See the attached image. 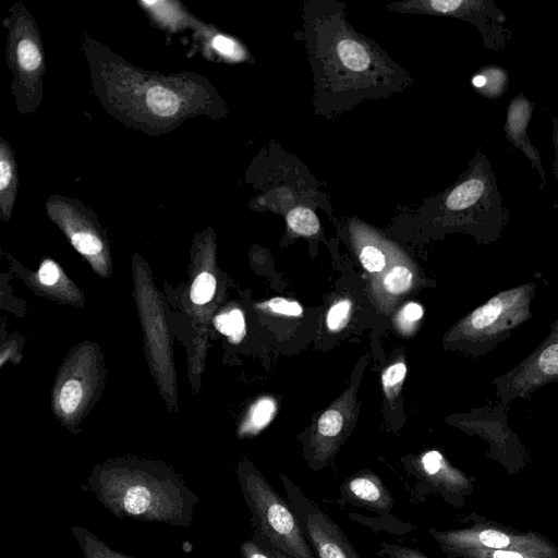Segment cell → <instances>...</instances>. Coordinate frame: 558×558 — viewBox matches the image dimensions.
Masks as SVG:
<instances>
[{"label":"cell","instance_id":"cell-1","mask_svg":"<svg viewBox=\"0 0 558 558\" xmlns=\"http://www.w3.org/2000/svg\"><path fill=\"white\" fill-rule=\"evenodd\" d=\"M88 58L99 99L124 123L145 132L168 131L192 114L208 112L210 94L202 77L160 76L97 48L89 49Z\"/></svg>","mask_w":558,"mask_h":558},{"label":"cell","instance_id":"cell-2","mask_svg":"<svg viewBox=\"0 0 558 558\" xmlns=\"http://www.w3.org/2000/svg\"><path fill=\"white\" fill-rule=\"evenodd\" d=\"M95 497L116 517L191 526L198 497L173 472L142 465H112L88 480Z\"/></svg>","mask_w":558,"mask_h":558},{"label":"cell","instance_id":"cell-3","mask_svg":"<svg viewBox=\"0 0 558 558\" xmlns=\"http://www.w3.org/2000/svg\"><path fill=\"white\" fill-rule=\"evenodd\" d=\"M238 475L251 511V538L284 558H317L287 498L247 461L240 464Z\"/></svg>","mask_w":558,"mask_h":558},{"label":"cell","instance_id":"cell-4","mask_svg":"<svg viewBox=\"0 0 558 558\" xmlns=\"http://www.w3.org/2000/svg\"><path fill=\"white\" fill-rule=\"evenodd\" d=\"M535 292L534 281L498 292L460 318L444 335V347L476 356L492 352L531 319Z\"/></svg>","mask_w":558,"mask_h":558},{"label":"cell","instance_id":"cell-5","mask_svg":"<svg viewBox=\"0 0 558 558\" xmlns=\"http://www.w3.org/2000/svg\"><path fill=\"white\" fill-rule=\"evenodd\" d=\"M460 520L468 523V526L428 530V534L448 558H463L492 550L536 549L555 544L537 531H518L474 511L464 514Z\"/></svg>","mask_w":558,"mask_h":558},{"label":"cell","instance_id":"cell-6","mask_svg":"<svg viewBox=\"0 0 558 558\" xmlns=\"http://www.w3.org/2000/svg\"><path fill=\"white\" fill-rule=\"evenodd\" d=\"M8 63L14 73L13 90L22 111L39 104L45 72L43 46L32 16L15 10L8 36Z\"/></svg>","mask_w":558,"mask_h":558},{"label":"cell","instance_id":"cell-7","mask_svg":"<svg viewBox=\"0 0 558 558\" xmlns=\"http://www.w3.org/2000/svg\"><path fill=\"white\" fill-rule=\"evenodd\" d=\"M507 417V404L499 402L494 407L485 405L469 413L451 415L446 421L469 436L483 438L489 446L486 456L513 475L526 466L529 454Z\"/></svg>","mask_w":558,"mask_h":558},{"label":"cell","instance_id":"cell-8","mask_svg":"<svg viewBox=\"0 0 558 558\" xmlns=\"http://www.w3.org/2000/svg\"><path fill=\"white\" fill-rule=\"evenodd\" d=\"M286 498L317 558H362L345 533L303 489L280 474Z\"/></svg>","mask_w":558,"mask_h":558},{"label":"cell","instance_id":"cell-9","mask_svg":"<svg viewBox=\"0 0 558 558\" xmlns=\"http://www.w3.org/2000/svg\"><path fill=\"white\" fill-rule=\"evenodd\" d=\"M500 402L527 398L537 389L558 383V316L548 336L524 360L493 379Z\"/></svg>","mask_w":558,"mask_h":558},{"label":"cell","instance_id":"cell-10","mask_svg":"<svg viewBox=\"0 0 558 558\" xmlns=\"http://www.w3.org/2000/svg\"><path fill=\"white\" fill-rule=\"evenodd\" d=\"M415 478V497L423 501L428 495H437L453 508H462L473 494L474 477L452 465L438 450L430 449L414 457L408 463Z\"/></svg>","mask_w":558,"mask_h":558},{"label":"cell","instance_id":"cell-11","mask_svg":"<svg viewBox=\"0 0 558 558\" xmlns=\"http://www.w3.org/2000/svg\"><path fill=\"white\" fill-rule=\"evenodd\" d=\"M357 380L351 383L317 418L305 445V459L313 471L324 469L343 444L353 422Z\"/></svg>","mask_w":558,"mask_h":558},{"label":"cell","instance_id":"cell-12","mask_svg":"<svg viewBox=\"0 0 558 558\" xmlns=\"http://www.w3.org/2000/svg\"><path fill=\"white\" fill-rule=\"evenodd\" d=\"M420 282L416 265L401 252L385 270L371 277L369 299L378 312L388 314Z\"/></svg>","mask_w":558,"mask_h":558},{"label":"cell","instance_id":"cell-13","mask_svg":"<svg viewBox=\"0 0 558 558\" xmlns=\"http://www.w3.org/2000/svg\"><path fill=\"white\" fill-rule=\"evenodd\" d=\"M338 502L352 505L383 517L390 514L393 498L383 480L373 471L361 470L339 487Z\"/></svg>","mask_w":558,"mask_h":558},{"label":"cell","instance_id":"cell-14","mask_svg":"<svg viewBox=\"0 0 558 558\" xmlns=\"http://www.w3.org/2000/svg\"><path fill=\"white\" fill-rule=\"evenodd\" d=\"M534 105L522 94L513 98L507 110L505 133L507 138L520 149L532 166L539 172L543 187L546 183L545 172L542 166L541 156L534 145L531 143L526 128L532 117Z\"/></svg>","mask_w":558,"mask_h":558},{"label":"cell","instance_id":"cell-15","mask_svg":"<svg viewBox=\"0 0 558 558\" xmlns=\"http://www.w3.org/2000/svg\"><path fill=\"white\" fill-rule=\"evenodd\" d=\"M418 5L425 11L468 20L481 29L490 20L496 23L506 20L497 4L489 0H432L418 2Z\"/></svg>","mask_w":558,"mask_h":558},{"label":"cell","instance_id":"cell-16","mask_svg":"<svg viewBox=\"0 0 558 558\" xmlns=\"http://www.w3.org/2000/svg\"><path fill=\"white\" fill-rule=\"evenodd\" d=\"M352 242L361 266L371 277L385 270L402 252L365 230L354 232Z\"/></svg>","mask_w":558,"mask_h":558},{"label":"cell","instance_id":"cell-17","mask_svg":"<svg viewBox=\"0 0 558 558\" xmlns=\"http://www.w3.org/2000/svg\"><path fill=\"white\" fill-rule=\"evenodd\" d=\"M17 172L13 151L8 142L0 143V207L3 218L9 219L16 193Z\"/></svg>","mask_w":558,"mask_h":558},{"label":"cell","instance_id":"cell-18","mask_svg":"<svg viewBox=\"0 0 558 558\" xmlns=\"http://www.w3.org/2000/svg\"><path fill=\"white\" fill-rule=\"evenodd\" d=\"M277 407V401L271 396H264L256 400L241 425L240 434L256 435L263 430L274 420Z\"/></svg>","mask_w":558,"mask_h":558},{"label":"cell","instance_id":"cell-19","mask_svg":"<svg viewBox=\"0 0 558 558\" xmlns=\"http://www.w3.org/2000/svg\"><path fill=\"white\" fill-rule=\"evenodd\" d=\"M71 532L85 558H134L109 547L104 541L87 529L73 526Z\"/></svg>","mask_w":558,"mask_h":558},{"label":"cell","instance_id":"cell-20","mask_svg":"<svg viewBox=\"0 0 558 558\" xmlns=\"http://www.w3.org/2000/svg\"><path fill=\"white\" fill-rule=\"evenodd\" d=\"M142 4L154 16V19L165 27L177 29L184 24H190L193 19L187 16L182 9L173 8L175 2H149L144 1Z\"/></svg>","mask_w":558,"mask_h":558},{"label":"cell","instance_id":"cell-21","mask_svg":"<svg viewBox=\"0 0 558 558\" xmlns=\"http://www.w3.org/2000/svg\"><path fill=\"white\" fill-rule=\"evenodd\" d=\"M338 54L342 64L351 71L363 72L371 64V56L363 45L353 39H343L338 45Z\"/></svg>","mask_w":558,"mask_h":558},{"label":"cell","instance_id":"cell-22","mask_svg":"<svg viewBox=\"0 0 558 558\" xmlns=\"http://www.w3.org/2000/svg\"><path fill=\"white\" fill-rule=\"evenodd\" d=\"M424 316V308L417 302L405 303L395 315L393 325L397 331L404 337L412 336L422 318Z\"/></svg>","mask_w":558,"mask_h":558},{"label":"cell","instance_id":"cell-23","mask_svg":"<svg viewBox=\"0 0 558 558\" xmlns=\"http://www.w3.org/2000/svg\"><path fill=\"white\" fill-rule=\"evenodd\" d=\"M215 326L221 333L228 336L233 343H239L246 331L244 315L239 308L218 315L215 318Z\"/></svg>","mask_w":558,"mask_h":558},{"label":"cell","instance_id":"cell-24","mask_svg":"<svg viewBox=\"0 0 558 558\" xmlns=\"http://www.w3.org/2000/svg\"><path fill=\"white\" fill-rule=\"evenodd\" d=\"M289 229L299 235L311 236L319 231V221L313 210L296 207L287 216Z\"/></svg>","mask_w":558,"mask_h":558},{"label":"cell","instance_id":"cell-25","mask_svg":"<svg viewBox=\"0 0 558 558\" xmlns=\"http://www.w3.org/2000/svg\"><path fill=\"white\" fill-rule=\"evenodd\" d=\"M408 373L407 364L398 361L389 365L381 373V386L387 400L390 403L399 396Z\"/></svg>","mask_w":558,"mask_h":558},{"label":"cell","instance_id":"cell-26","mask_svg":"<svg viewBox=\"0 0 558 558\" xmlns=\"http://www.w3.org/2000/svg\"><path fill=\"white\" fill-rule=\"evenodd\" d=\"M463 558H558V546L554 544L549 547L536 549L492 550Z\"/></svg>","mask_w":558,"mask_h":558},{"label":"cell","instance_id":"cell-27","mask_svg":"<svg viewBox=\"0 0 558 558\" xmlns=\"http://www.w3.org/2000/svg\"><path fill=\"white\" fill-rule=\"evenodd\" d=\"M352 300L343 298L337 300L328 310L325 318L326 328L330 332H339L349 323L352 314Z\"/></svg>","mask_w":558,"mask_h":558},{"label":"cell","instance_id":"cell-28","mask_svg":"<svg viewBox=\"0 0 558 558\" xmlns=\"http://www.w3.org/2000/svg\"><path fill=\"white\" fill-rule=\"evenodd\" d=\"M257 307L270 315L281 317H301L303 315V307L298 301L280 296L264 301Z\"/></svg>","mask_w":558,"mask_h":558},{"label":"cell","instance_id":"cell-29","mask_svg":"<svg viewBox=\"0 0 558 558\" xmlns=\"http://www.w3.org/2000/svg\"><path fill=\"white\" fill-rule=\"evenodd\" d=\"M216 290V279L209 272L198 275L191 288V300L198 305L209 302Z\"/></svg>","mask_w":558,"mask_h":558},{"label":"cell","instance_id":"cell-30","mask_svg":"<svg viewBox=\"0 0 558 558\" xmlns=\"http://www.w3.org/2000/svg\"><path fill=\"white\" fill-rule=\"evenodd\" d=\"M82 386L77 380L66 381L60 392V407L66 414L72 413L81 402Z\"/></svg>","mask_w":558,"mask_h":558},{"label":"cell","instance_id":"cell-31","mask_svg":"<svg viewBox=\"0 0 558 558\" xmlns=\"http://www.w3.org/2000/svg\"><path fill=\"white\" fill-rule=\"evenodd\" d=\"M211 48L220 56L231 59L240 60L243 57L241 47L230 37L217 34L211 38Z\"/></svg>","mask_w":558,"mask_h":558},{"label":"cell","instance_id":"cell-32","mask_svg":"<svg viewBox=\"0 0 558 558\" xmlns=\"http://www.w3.org/2000/svg\"><path fill=\"white\" fill-rule=\"evenodd\" d=\"M378 555L387 558H430L417 548L385 542L380 544Z\"/></svg>","mask_w":558,"mask_h":558},{"label":"cell","instance_id":"cell-33","mask_svg":"<svg viewBox=\"0 0 558 558\" xmlns=\"http://www.w3.org/2000/svg\"><path fill=\"white\" fill-rule=\"evenodd\" d=\"M240 553L243 558H284L253 538H248L240 545Z\"/></svg>","mask_w":558,"mask_h":558},{"label":"cell","instance_id":"cell-34","mask_svg":"<svg viewBox=\"0 0 558 558\" xmlns=\"http://www.w3.org/2000/svg\"><path fill=\"white\" fill-rule=\"evenodd\" d=\"M38 278L43 284L52 286L59 279V268L52 260H46L41 264Z\"/></svg>","mask_w":558,"mask_h":558},{"label":"cell","instance_id":"cell-35","mask_svg":"<svg viewBox=\"0 0 558 558\" xmlns=\"http://www.w3.org/2000/svg\"><path fill=\"white\" fill-rule=\"evenodd\" d=\"M553 143H554V147H555V161H554L553 171H554L555 178L558 181V119L557 118H553Z\"/></svg>","mask_w":558,"mask_h":558}]
</instances>
